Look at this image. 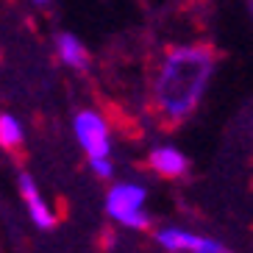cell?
I'll return each mask as SVG.
<instances>
[{
  "label": "cell",
  "instance_id": "1",
  "mask_svg": "<svg viewBox=\"0 0 253 253\" xmlns=\"http://www.w3.org/2000/svg\"><path fill=\"white\" fill-rule=\"evenodd\" d=\"M217 50L206 42H181L156 56L150 78V112L159 126L175 128L195 114L217 70Z\"/></svg>",
  "mask_w": 253,
  "mask_h": 253
},
{
  "label": "cell",
  "instance_id": "2",
  "mask_svg": "<svg viewBox=\"0 0 253 253\" xmlns=\"http://www.w3.org/2000/svg\"><path fill=\"white\" fill-rule=\"evenodd\" d=\"M145 198L148 189L139 184H114L106 195V214L126 228H148Z\"/></svg>",
  "mask_w": 253,
  "mask_h": 253
},
{
  "label": "cell",
  "instance_id": "3",
  "mask_svg": "<svg viewBox=\"0 0 253 253\" xmlns=\"http://www.w3.org/2000/svg\"><path fill=\"white\" fill-rule=\"evenodd\" d=\"M75 139L81 145V150L89 159L109 156L112 153V139H109V126H106L103 114H97L95 109H81L73 120Z\"/></svg>",
  "mask_w": 253,
  "mask_h": 253
},
{
  "label": "cell",
  "instance_id": "4",
  "mask_svg": "<svg viewBox=\"0 0 253 253\" xmlns=\"http://www.w3.org/2000/svg\"><path fill=\"white\" fill-rule=\"evenodd\" d=\"M156 242L167 253H231L223 242L209 237H198L184 228H162L156 231Z\"/></svg>",
  "mask_w": 253,
  "mask_h": 253
},
{
  "label": "cell",
  "instance_id": "5",
  "mask_svg": "<svg viewBox=\"0 0 253 253\" xmlns=\"http://www.w3.org/2000/svg\"><path fill=\"white\" fill-rule=\"evenodd\" d=\"M148 164H150V170L156 172V175H162V178H181L189 170V159L178 148H172V145L153 148L148 153Z\"/></svg>",
  "mask_w": 253,
  "mask_h": 253
},
{
  "label": "cell",
  "instance_id": "6",
  "mask_svg": "<svg viewBox=\"0 0 253 253\" xmlns=\"http://www.w3.org/2000/svg\"><path fill=\"white\" fill-rule=\"evenodd\" d=\"M20 192H23L25 203H28V211H31V220L39 225V228H53L56 225V214L50 211V206L45 203V198L39 195L37 184L31 175H20Z\"/></svg>",
  "mask_w": 253,
  "mask_h": 253
},
{
  "label": "cell",
  "instance_id": "7",
  "mask_svg": "<svg viewBox=\"0 0 253 253\" xmlns=\"http://www.w3.org/2000/svg\"><path fill=\"white\" fill-rule=\"evenodd\" d=\"M56 50H59V59L73 70H86L89 67V53L84 47V42L73 34H59L56 37Z\"/></svg>",
  "mask_w": 253,
  "mask_h": 253
},
{
  "label": "cell",
  "instance_id": "8",
  "mask_svg": "<svg viewBox=\"0 0 253 253\" xmlns=\"http://www.w3.org/2000/svg\"><path fill=\"white\" fill-rule=\"evenodd\" d=\"M23 145V126L11 114H0V148L17 150Z\"/></svg>",
  "mask_w": 253,
  "mask_h": 253
},
{
  "label": "cell",
  "instance_id": "9",
  "mask_svg": "<svg viewBox=\"0 0 253 253\" xmlns=\"http://www.w3.org/2000/svg\"><path fill=\"white\" fill-rule=\"evenodd\" d=\"M89 167H92V172H95L100 181H109L114 175V164H112V159H109V156L89 159Z\"/></svg>",
  "mask_w": 253,
  "mask_h": 253
},
{
  "label": "cell",
  "instance_id": "10",
  "mask_svg": "<svg viewBox=\"0 0 253 253\" xmlns=\"http://www.w3.org/2000/svg\"><path fill=\"white\" fill-rule=\"evenodd\" d=\"M34 3H47V0H34Z\"/></svg>",
  "mask_w": 253,
  "mask_h": 253
}]
</instances>
